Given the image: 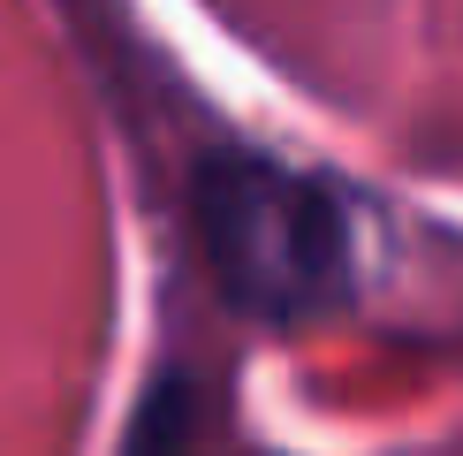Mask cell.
Instances as JSON below:
<instances>
[{
	"label": "cell",
	"instance_id": "1",
	"mask_svg": "<svg viewBox=\"0 0 463 456\" xmlns=\"http://www.w3.org/2000/svg\"><path fill=\"white\" fill-rule=\"evenodd\" d=\"M190 228L213 290L259 328L326 319L357 281L350 205L319 176L250 145H213L190 167Z\"/></svg>",
	"mask_w": 463,
	"mask_h": 456
},
{
	"label": "cell",
	"instance_id": "2",
	"mask_svg": "<svg viewBox=\"0 0 463 456\" xmlns=\"http://www.w3.org/2000/svg\"><path fill=\"white\" fill-rule=\"evenodd\" d=\"M122 456H205V388L183 366H167L137 395V418L122 433Z\"/></svg>",
	"mask_w": 463,
	"mask_h": 456
}]
</instances>
